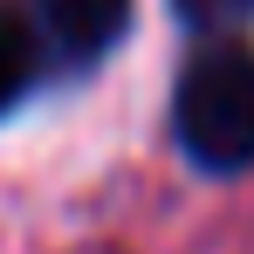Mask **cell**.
<instances>
[{
    "instance_id": "6da1fadb",
    "label": "cell",
    "mask_w": 254,
    "mask_h": 254,
    "mask_svg": "<svg viewBox=\"0 0 254 254\" xmlns=\"http://www.w3.org/2000/svg\"><path fill=\"white\" fill-rule=\"evenodd\" d=\"M172 130L186 158L206 172H248L254 165V48L248 42H206L172 89Z\"/></svg>"
},
{
    "instance_id": "7a4b0ae2",
    "label": "cell",
    "mask_w": 254,
    "mask_h": 254,
    "mask_svg": "<svg viewBox=\"0 0 254 254\" xmlns=\"http://www.w3.org/2000/svg\"><path fill=\"white\" fill-rule=\"evenodd\" d=\"M48 48H62L69 62H96L124 42L130 28V0H35Z\"/></svg>"
},
{
    "instance_id": "3957f363",
    "label": "cell",
    "mask_w": 254,
    "mask_h": 254,
    "mask_svg": "<svg viewBox=\"0 0 254 254\" xmlns=\"http://www.w3.org/2000/svg\"><path fill=\"white\" fill-rule=\"evenodd\" d=\"M35 62H42V48H35V28L14 14V7H0V117L28 96L35 83Z\"/></svg>"
},
{
    "instance_id": "277c9868",
    "label": "cell",
    "mask_w": 254,
    "mask_h": 254,
    "mask_svg": "<svg viewBox=\"0 0 254 254\" xmlns=\"http://www.w3.org/2000/svg\"><path fill=\"white\" fill-rule=\"evenodd\" d=\"M192 28H234V21H254V0H172Z\"/></svg>"
}]
</instances>
